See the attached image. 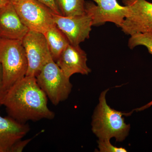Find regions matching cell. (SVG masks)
Listing matches in <instances>:
<instances>
[{"mask_svg":"<svg viewBox=\"0 0 152 152\" xmlns=\"http://www.w3.org/2000/svg\"><path fill=\"white\" fill-rule=\"evenodd\" d=\"M45 5L51 9L55 14L61 15L59 10L55 3L54 0H37Z\"/></svg>","mask_w":152,"mask_h":152,"instance_id":"19","label":"cell"},{"mask_svg":"<svg viewBox=\"0 0 152 152\" xmlns=\"http://www.w3.org/2000/svg\"><path fill=\"white\" fill-rule=\"evenodd\" d=\"M28 61L26 76L36 77L44 66L53 59L44 34L29 30L22 40Z\"/></svg>","mask_w":152,"mask_h":152,"instance_id":"7","label":"cell"},{"mask_svg":"<svg viewBox=\"0 0 152 152\" xmlns=\"http://www.w3.org/2000/svg\"><path fill=\"white\" fill-rule=\"evenodd\" d=\"M92 1L97 5L92 2H85V12L91 18L92 26L111 22L121 26L127 13L126 7L121 6L117 0Z\"/></svg>","mask_w":152,"mask_h":152,"instance_id":"8","label":"cell"},{"mask_svg":"<svg viewBox=\"0 0 152 152\" xmlns=\"http://www.w3.org/2000/svg\"><path fill=\"white\" fill-rule=\"evenodd\" d=\"M61 15L74 17L86 14L85 0H54Z\"/></svg>","mask_w":152,"mask_h":152,"instance_id":"14","label":"cell"},{"mask_svg":"<svg viewBox=\"0 0 152 152\" xmlns=\"http://www.w3.org/2000/svg\"><path fill=\"white\" fill-rule=\"evenodd\" d=\"M9 116L19 122L54 118L48 106V97L35 77L25 76L8 90L3 101Z\"/></svg>","mask_w":152,"mask_h":152,"instance_id":"1","label":"cell"},{"mask_svg":"<svg viewBox=\"0 0 152 152\" xmlns=\"http://www.w3.org/2000/svg\"><path fill=\"white\" fill-rule=\"evenodd\" d=\"M0 63L4 85L8 91L24 77L27 71V59L22 41L0 38Z\"/></svg>","mask_w":152,"mask_h":152,"instance_id":"3","label":"cell"},{"mask_svg":"<svg viewBox=\"0 0 152 152\" xmlns=\"http://www.w3.org/2000/svg\"><path fill=\"white\" fill-rule=\"evenodd\" d=\"M10 2V0H0V8L6 5Z\"/></svg>","mask_w":152,"mask_h":152,"instance_id":"20","label":"cell"},{"mask_svg":"<svg viewBox=\"0 0 152 152\" xmlns=\"http://www.w3.org/2000/svg\"><path fill=\"white\" fill-rule=\"evenodd\" d=\"M109 89L103 91L99 98V103L93 115L92 130L99 140H110L115 138L122 142L129 135V124L125 122L123 113L111 108L106 101Z\"/></svg>","mask_w":152,"mask_h":152,"instance_id":"2","label":"cell"},{"mask_svg":"<svg viewBox=\"0 0 152 152\" xmlns=\"http://www.w3.org/2000/svg\"><path fill=\"white\" fill-rule=\"evenodd\" d=\"M55 24L67 38L70 44L78 45L89 38L92 26L91 17L85 14L74 17L53 14Z\"/></svg>","mask_w":152,"mask_h":152,"instance_id":"9","label":"cell"},{"mask_svg":"<svg viewBox=\"0 0 152 152\" xmlns=\"http://www.w3.org/2000/svg\"><path fill=\"white\" fill-rule=\"evenodd\" d=\"M32 139H27L24 140H22L16 142L11 148L10 152H21L24 148L31 140Z\"/></svg>","mask_w":152,"mask_h":152,"instance_id":"17","label":"cell"},{"mask_svg":"<svg viewBox=\"0 0 152 152\" xmlns=\"http://www.w3.org/2000/svg\"><path fill=\"white\" fill-rule=\"evenodd\" d=\"M55 62L63 51L70 44L67 38L56 24L53 25L44 34Z\"/></svg>","mask_w":152,"mask_h":152,"instance_id":"13","label":"cell"},{"mask_svg":"<svg viewBox=\"0 0 152 152\" xmlns=\"http://www.w3.org/2000/svg\"><path fill=\"white\" fill-rule=\"evenodd\" d=\"M131 36L128 42V46L130 48L133 49L137 46H144L152 55V33H138Z\"/></svg>","mask_w":152,"mask_h":152,"instance_id":"15","label":"cell"},{"mask_svg":"<svg viewBox=\"0 0 152 152\" xmlns=\"http://www.w3.org/2000/svg\"><path fill=\"white\" fill-rule=\"evenodd\" d=\"M30 131L26 123L19 122L11 117H3L0 114V152H10L16 142Z\"/></svg>","mask_w":152,"mask_h":152,"instance_id":"12","label":"cell"},{"mask_svg":"<svg viewBox=\"0 0 152 152\" xmlns=\"http://www.w3.org/2000/svg\"><path fill=\"white\" fill-rule=\"evenodd\" d=\"M127 13L120 28L127 35L152 34V3L147 0H123Z\"/></svg>","mask_w":152,"mask_h":152,"instance_id":"6","label":"cell"},{"mask_svg":"<svg viewBox=\"0 0 152 152\" xmlns=\"http://www.w3.org/2000/svg\"><path fill=\"white\" fill-rule=\"evenodd\" d=\"M28 31L10 1L0 8V38L22 41Z\"/></svg>","mask_w":152,"mask_h":152,"instance_id":"11","label":"cell"},{"mask_svg":"<svg viewBox=\"0 0 152 152\" xmlns=\"http://www.w3.org/2000/svg\"><path fill=\"white\" fill-rule=\"evenodd\" d=\"M98 148L100 152H126L124 148L114 146L109 140H99L98 141Z\"/></svg>","mask_w":152,"mask_h":152,"instance_id":"16","label":"cell"},{"mask_svg":"<svg viewBox=\"0 0 152 152\" xmlns=\"http://www.w3.org/2000/svg\"><path fill=\"white\" fill-rule=\"evenodd\" d=\"M7 92V90L6 89L4 85L2 67L0 63V107L2 106L3 101Z\"/></svg>","mask_w":152,"mask_h":152,"instance_id":"18","label":"cell"},{"mask_svg":"<svg viewBox=\"0 0 152 152\" xmlns=\"http://www.w3.org/2000/svg\"><path fill=\"white\" fill-rule=\"evenodd\" d=\"M87 61L86 53L79 45L70 44L61 53L56 62L64 74L70 78L74 74L88 75L91 72Z\"/></svg>","mask_w":152,"mask_h":152,"instance_id":"10","label":"cell"},{"mask_svg":"<svg viewBox=\"0 0 152 152\" xmlns=\"http://www.w3.org/2000/svg\"><path fill=\"white\" fill-rule=\"evenodd\" d=\"M36 77L39 86L55 105L66 99L72 91L70 78L53 59L44 66Z\"/></svg>","mask_w":152,"mask_h":152,"instance_id":"4","label":"cell"},{"mask_svg":"<svg viewBox=\"0 0 152 152\" xmlns=\"http://www.w3.org/2000/svg\"><path fill=\"white\" fill-rule=\"evenodd\" d=\"M21 20L29 30L44 34L55 24L54 13L37 0H10Z\"/></svg>","mask_w":152,"mask_h":152,"instance_id":"5","label":"cell"}]
</instances>
